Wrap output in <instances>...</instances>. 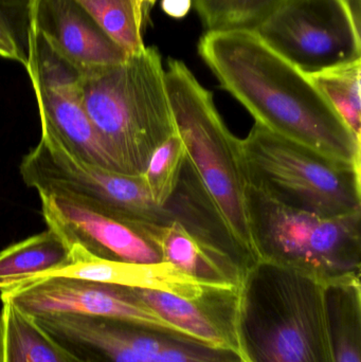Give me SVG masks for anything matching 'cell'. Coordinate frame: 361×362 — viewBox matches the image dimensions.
Segmentation results:
<instances>
[{
    "instance_id": "cell-25",
    "label": "cell",
    "mask_w": 361,
    "mask_h": 362,
    "mask_svg": "<svg viewBox=\"0 0 361 362\" xmlns=\"http://www.w3.org/2000/svg\"><path fill=\"white\" fill-rule=\"evenodd\" d=\"M32 31V0H0V35L15 47L23 66Z\"/></svg>"
},
{
    "instance_id": "cell-10",
    "label": "cell",
    "mask_w": 361,
    "mask_h": 362,
    "mask_svg": "<svg viewBox=\"0 0 361 362\" xmlns=\"http://www.w3.org/2000/svg\"><path fill=\"white\" fill-rule=\"evenodd\" d=\"M0 300L10 302L32 317L121 319L178 333L157 317L131 287L99 281L42 276L0 291Z\"/></svg>"
},
{
    "instance_id": "cell-9",
    "label": "cell",
    "mask_w": 361,
    "mask_h": 362,
    "mask_svg": "<svg viewBox=\"0 0 361 362\" xmlns=\"http://www.w3.org/2000/svg\"><path fill=\"white\" fill-rule=\"evenodd\" d=\"M25 67L37 100L42 134L52 138L76 158L119 173L83 106L82 74L57 54L34 29Z\"/></svg>"
},
{
    "instance_id": "cell-17",
    "label": "cell",
    "mask_w": 361,
    "mask_h": 362,
    "mask_svg": "<svg viewBox=\"0 0 361 362\" xmlns=\"http://www.w3.org/2000/svg\"><path fill=\"white\" fill-rule=\"evenodd\" d=\"M0 362H88L10 302L0 310Z\"/></svg>"
},
{
    "instance_id": "cell-5",
    "label": "cell",
    "mask_w": 361,
    "mask_h": 362,
    "mask_svg": "<svg viewBox=\"0 0 361 362\" xmlns=\"http://www.w3.org/2000/svg\"><path fill=\"white\" fill-rule=\"evenodd\" d=\"M249 187L285 208L320 217L361 211L360 165L343 163L254 125L241 140Z\"/></svg>"
},
{
    "instance_id": "cell-26",
    "label": "cell",
    "mask_w": 361,
    "mask_h": 362,
    "mask_svg": "<svg viewBox=\"0 0 361 362\" xmlns=\"http://www.w3.org/2000/svg\"><path fill=\"white\" fill-rule=\"evenodd\" d=\"M193 0H162L161 8L167 16L180 19L190 12Z\"/></svg>"
},
{
    "instance_id": "cell-21",
    "label": "cell",
    "mask_w": 361,
    "mask_h": 362,
    "mask_svg": "<svg viewBox=\"0 0 361 362\" xmlns=\"http://www.w3.org/2000/svg\"><path fill=\"white\" fill-rule=\"evenodd\" d=\"M307 76L361 142V59Z\"/></svg>"
},
{
    "instance_id": "cell-22",
    "label": "cell",
    "mask_w": 361,
    "mask_h": 362,
    "mask_svg": "<svg viewBox=\"0 0 361 362\" xmlns=\"http://www.w3.org/2000/svg\"><path fill=\"white\" fill-rule=\"evenodd\" d=\"M282 1L283 0H193V4L207 31H254Z\"/></svg>"
},
{
    "instance_id": "cell-23",
    "label": "cell",
    "mask_w": 361,
    "mask_h": 362,
    "mask_svg": "<svg viewBox=\"0 0 361 362\" xmlns=\"http://www.w3.org/2000/svg\"><path fill=\"white\" fill-rule=\"evenodd\" d=\"M187 155L177 134H174L153 153L141 177L157 204L167 202L179 180Z\"/></svg>"
},
{
    "instance_id": "cell-16",
    "label": "cell",
    "mask_w": 361,
    "mask_h": 362,
    "mask_svg": "<svg viewBox=\"0 0 361 362\" xmlns=\"http://www.w3.org/2000/svg\"><path fill=\"white\" fill-rule=\"evenodd\" d=\"M163 263L206 286L239 288L244 276L230 261L195 240L179 223L161 227L153 236Z\"/></svg>"
},
{
    "instance_id": "cell-2",
    "label": "cell",
    "mask_w": 361,
    "mask_h": 362,
    "mask_svg": "<svg viewBox=\"0 0 361 362\" xmlns=\"http://www.w3.org/2000/svg\"><path fill=\"white\" fill-rule=\"evenodd\" d=\"M85 112L119 173L141 176L154 151L176 133L158 49L81 74Z\"/></svg>"
},
{
    "instance_id": "cell-19",
    "label": "cell",
    "mask_w": 361,
    "mask_h": 362,
    "mask_svg": "<svg viewBox=\"0 0 361 362\" xmlns=\"http://www.w3.org/2000/svg\"><path fill=\"white\" fill-rule=\"evenodd\" d=\"M70 263L69 247L53 230L30 236L0 251V291L63 269Z\"/></svg>"
},
{
    "instance_id": "cell-3",
    "label": "cell",
    "mask_w": 361,
    "mask_h": 362,
    "mask_svg": "<svg viewBox=\"0 0 361 362\" xmlns=\"http://www.w3.org/2000/svg\"><path fill=\"white\" fill-rule=\"evenodd\" d=\"M324 286L297 270L256 262L239 286L237 335L244 362H332Z\"/></svg>"
},
{
    "instance_id": "cell-1",
    "label": "cell",
    "mask_w": 361,
    "mask_h": 362,
    "mask_svg": "<svg viewBox=\"0 0 361 362\" xmlns=\"http://www.w3.org/2000/svg\"><path fill=\"white\" fill-rule=\"evenodd\" d=\"M199 53L220 86L271 133L361 165V142L309 76L250 30H210Z\"/></svg>"
},
{
    "instance_id": "cell-7",
    "label": "cell",
    "mask_w": 361,
    "mask_h": 362,
    "mask_svg": "<svg viewBox=\"0 0 361 362\" xmlns=\"http://www.w3.org/2000/svg\"><path fill=\"white\" fill-rule=\"evenodd\" d=\"M23 182L38 193L70 198L88 208L131 223L148 238L173 223L157 204L141 176H129L88 165L64 150L46 134L19 167Z\"/></svg>"
},
{
    "instance_id": "cell-15",
    "label": "cell",
    "mask_w": 361,
    "mask_h": 362,
    "mask_svg": "<svg viewBox=\"0 0 361 362\" xmlns=\"http://www.w3.org/2000/svg\"><path fill=\"white\" fill-rule=\"evenodd\" d=\"M70 252V265L46 276H73L131 288L165 291L182 297H195L210 287L188 278L167 263L134 264L103 261L76 246L71 247Z\"/></svg>"
},
{
    "instance_id": "cell-4",
    "label": "cell",
    "mask_w": 361,
    "mask_h": 362,
    "mask_svg": "<svg viewBox=\"0 0 361 362\" xmlns=\"http://www.w3.org/2000/svg\"><path fill=\"white\" fill-rule=\"evenodd\" d=\"M165 80L176 134L184 144L187 158L231 233L256 257L246 210L247 182L241 140L225 124L211 91L199 82L184 62L170 59Z\"/></svg>"
},
{
    "instance_id": "cell-18",
    "label": "cell",
    "mask_w": 361,
    "mask_h": 362,
    "mask_svg": "<svg viewBox=\"0 0 361 362\" xmlns=\"http://www.w3.org/2000/svg\"><path fill=\"white\" fill-rule=\"evenodd\" d=\"M324 305L332 362H361L360 279L324 284Z\"/></svg>"
},
{
    "instance_id": "cell-20",
    "label": "cell",
    "mask_w": 361,
    "mask_h": 362,
    "mask_svg": "<svg viewBox=\"0 0 361 362\" xmlns=\"http://www.w3.org/2000/svg\"><path fill=\"white\" fill-rule=\"evenodd\" d=\"M106 33L131 55L146 48L152 6L146 0H80Z\"/></svg>"
},
{
    "instance_id": "cell-13",
    "label": "cell",
    "mask_w": 361,
    "mask_h": 362,
    "mask_svg": "<svg viewBox=\"0 0 361 362\" xmlns=\"http://www.w3.org/2000/svg\"><path fill=\"white\" fill-rule=\"evenodd\" d=\"M165 325L182 335L239 353L237 335L239 288L210 286L195 297L133 288Z\"/></svg>"
},
{
    "instance_id": "cell-29",
    "label": "cell",
    "mask_w": 361,
    "mask_h": 362,
    "mask_svg": "<svg viewBox=\"0 0 361 362\" xmlns=\"http://www.w3.org/2000/svg\"><path fill=\"white\" fill-rule=\"evenodd\" d=\"M146 1L148 2V4H150V6H154L155 4H156L157 0H146Z\"/></svg>"
},
{
    "instance_id": "cell-27",
    "label": "cell",
    "mask_w": 361,
    "mask_h": 362,
    "mask_svg": "<svg viewBox=\"0 0 361 362\" xmlns=\"http://www.w3.org/2000/svg\"><path fill=\"white\" fill-rule=\"evenodd\" d=\"M0 57H4V59H13V61L18 62L23 65V59H21L20 55L17 52L15 47L11 42H8L6 38L2 37L1 35H0Z\"/></svg>"
},
{
    "instance_id": "cell-24",
    "label": "cell",
    "mask_w": 361,
    "mask_h": 362,
    "mask_svg": "<svg viewBox=\"0 0 361 362\" xmlns=\"http://www.w3.org/2000/svg\"><path fill=\"white\" fill-rule=\"evenodd\" d=\"M148 362H244L235 351L216 348L187 336H172Z\"/></svg>"
},
{
    "instance_id": "cell-28",
    "label": "cell",
    "mask_w": 361,
    "mask_h": 362,
    "mask_svg": "<svg viewBox=\"0 0 361 362\" xmlns=\"http://www.w3.org/2000/svg\"><path fill=\"white\" fill-rule=\"evenodd\" d=\"M347 4H349L350 8L353 12L354 16L356 17L357 21H360V6L361 0H345Z\"/></svg>"
},
{
    "instance_id": "cell-12",
    "label": "cell",
    "mask_w": 361,
    "mask_h": 362,
    "mask_svg": "<svg viewBox=\"0 0 361 362\" xmlns=\"http://www.w3.org/2000/svg\"><path fill=\"white\" fill-rule=\"evenodd\" d=\"M32 25L81 74L129 57L80 0H32Z\"/></svg>"
},
{
    "instance_id": "cell-14",
    "label": "cell",
    "mask_w": 361,
    "mask_h": 362,
    "mask_svg": "<svg viewBox=\"0 0 361 362\" xmlns=\"http://www.w3.org/2000/svg\"><path fill=\"white\" fill-rule=\"evenodd\" d=\"M163 206L174 221L203 246L226 257L244 276L259 261L231 233L188 158L173 194Z\"/></svg>"
},
{
    "instance_id": "cell-6",
    "label": "cell",
    "mask_w": 361,
    "mask_h": 362,
    "mask_svg": "<svg viewBox=\"0 0 361 362\" xmlns=\"http://www.w3.org/2000/svg\"><path fill=\"white\" fill-rule=\"evenodd\" d=\"M245 196L259 261L297 270L322 284L360 279L361 211L326 218L285 208L249 185Z\"/></svg>"
},
{
    "instance_id": "cell-11",
    "label": "cell",
    "mask_w": 361,
    "mask_h": 362,
    "mask_svg": "<svg viewBox=\"0 0 361 362\" xmlns=\"http://www.w3.org/2000/svg\"><path fill=\"white\" fill-rule=\"evenodd\" d=\"M38 194L48 229L59 234L69 248L78 247L103 261L163 263L160 251L140 228L70 198Z\"/></svg>"
},
{
    "instance_id": "cell-8",
    "label": "cell",
    "mask_w": 361,
    "mask_h": 362,
    "mask_svg": "<svg viewBox=\"0 0 361 362\" xmlns=\"http://www.w3.org/2000/svg\"><path fill=\"white\" fill-rule=\"evenodd\" d=\"M254 31L304 74L361 59L360 21L345 0H283Z\"/></svg>"
}]
</instances>
